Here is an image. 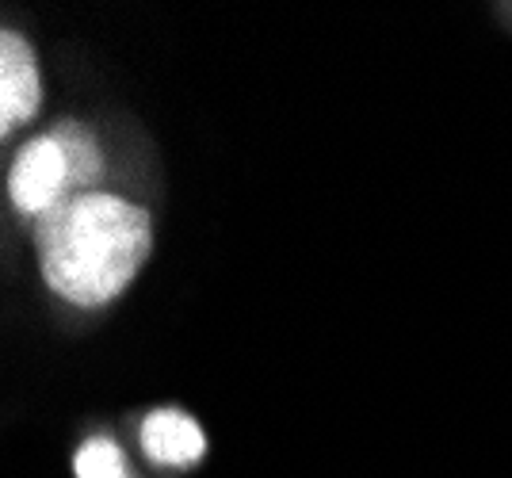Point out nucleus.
Returning <instances> with one entry per match:
<instances>
[{"mask_svg":"<svg viewBox=\"0 0 512 478\" xmlns=\"http://www.w3.org/2000/svg\"><path fill=\"white\" fill-rule=\"evenodd\" d=\"M31 234L46 295L85 318L119 303L153 257V211L119 188L69 199Z\"/></svg>","mask_w":512,"mask_h":478,"instance_id":"f257e3e1","label":"nucleus"},{"mask_svg":"<svg viewBox=\"0 0 512 478\" xmlns=\"http://www.w3.org/2000/svg\"><path fill=\"white\" fill-rule=\"evenodd\" d=\"M104 176L107 165L96 134L73 119L54 123L43 134H31L12 153L4 173L8 211L16 222L35 230L43 218L62 211L69 199L100 188Z\"/></svg>","mask_w":512,"mask_h":478,"instance_id":"f03ea898","label":"nucleus"},{"mask_svg":"<svg viewBox=\"0 0 512 478\" xmlns=\"http://www.w3.org/2000/svg\"><path fill=\"white\" fill-rule=\"evenodd\" d=\"M43 108V77L35 46L20 31L0 35V138L12 142L16 134Z\"/></svg>","mask_w":512,"mask_h":478,"instance_id":"7ed1b4c3","label":"nucleus"},{"mask_svg":"<svg viewBox=\"0 0 512 478\" xmlns=\"http://www.w3.org/2000/svg\"><path fill=\"white\" fill-rule=\"evenodd\" d=\"M138 448L157 471H195L211 452V440L188 410L157 406L138 421Z\"/></svg>","mask_w":512,"mask_h":478,"instance_id":"20e7f679","label":"nucleus"},{"mask_svg":"<svg viewBox=\"0 0 512 478\" xmlns=\"http://www.w3.org/2000/svg\"><path fill=\"white\" fill-rule=\"evenodd\" d=\"M73 478H134V463L115 436H88L73 452Z\"/></svg>","mask_w":512,"mask_h":478,"instance_id":"39448f33","label":"nucleus"},{"mask_svg":"<svg viewBox=\"0 0 512 478\" xmlns=\"http://www.w3.org/2000/svg\"><path fill=\"white\" fill-rule=\"evenodd\" d=\"M509 12H512V8H509Z\"/></svg>","mask_w":512,"mask_h":478,"instance_id":"423d86ee","label":"nucleus"}]
</instances>
